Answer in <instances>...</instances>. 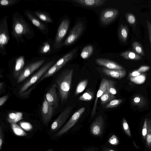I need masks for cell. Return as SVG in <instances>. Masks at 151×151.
I'll return each mask as SVG.
<instances>
[{
  "label": "cell",
  "mask_w": 151,
  "mask_h": 151,
  "mask_svg": "<svg viewBox=\"0 0 151 151\" xmlns=\"http://www.w3.org/2000/svg\"><path fill=\"white\" fill-rule=\"evenodd\" d=\"M57 87L55 83L52 84L45 95L48 103L55 109L57 108L59 105V99L56 91Z\"/></svg>",
  "instance_id": "cell-14"
},
{
  "label": "cell",
  "mask_w": 151,
  "mask_h": 151,
  "mask_svg": "<svg viewBox=\"0 0 151 151\" xmlns=\"http://www.w3.org/2000/svg\"><path fill=\"white\" fill-rule=\"evenodd\" d=\"M65 65L57 66L54 65L51 66L42 76L40 79L39 81L40 82L46 78L51 76L61 68Z\"/></svg>",
  "instance_id": "cell-25"
},
{
  "label": "cell",
  "mask_w": 151,
  "mask_h": 151,
  "mask_svg": "<svg viewBox=\"0 0 151 151\" xmlns=\"http://www.w3.org/2000/svg\"><path fill=\"white\" fill-rule=\"evenodd\" d=\"M125 17L128 23L134 28L137 24V21L135 15L130 13H126Z\"/></svg>",
  "instance_id": "cell-32"
},
{
  "label": "cell",
  "mask_w": 151,
  "mask_h": 151,
  "mask_svg": "<svg viewBox=\"0 0 151 151\" xmlns=\"http://www.w3.org/2000/svg\"><path fill=\"white\" fill-rule=\"evenodd\" d=\"M49 40H47L42 43L38 50V53L42 55H47L50 53L52 49V46L53 44Z\"/></svg>",
  "instance_id": "cell-24"
},
{
  "label": "cell",
  "mask_w": 151,
  "mask_h": 151,
  "mask_svg": "<svg viewBox=\"0 0 151 151\" xmlns=\"http://www.w3.org/2000/svg\"><path fill=\"white\" fill-rule=\"evenodd\" d=\"M150 67L146 65L141 66L137 70L140 73L145 72L149 70Z\"/></svg>",
  "instance_id": "cell-43"
},
{
  "label": "cell",
  "mask_w": 151,
  "mask_h": 151,
  "mask_svg": "<svg viewBox=\"0 0 151 151\" xmlns=\"http://www.w3.org/2000/svg\"><path fill=\"white\" fill-rule=\"evenodd\" d=\"M123 102L122 99H114L108 103L105 106L106 109L112 108L116 107Z\"/></svg>",
  "instance_id": "cell-37"
},
{
  "label": "cell",
  "mask_w": 151,
  "mask_h": 151,
  "mask_svg": "<svg viewBox=\"0 0 151 151\" xmlns=\"http://www.w3.org/2000/svg\"><path fill=\"white\" fill-rule=\"evenodd\" d=\"M119 14L118 10L116 9H108L101 12L100 20L103 24H109L114 21Z\"/></svg>",
  "instance_id": "cell-13"
},
{
  "label": "cell",
  "mask_w": 151,
  "mask_h": 151,
  "mask_svg": "<svg viewBox=\"0 0 151 151\" xmlns=\"http://www.w3.org/2000/svg\"><path fill=\"white\" fill-rule=\"evenodd\" d=\"M146 24L151 48V23L149 20H147L146 21Z\"/></svg>",
  "instance_id": "cell-41"
},
{
  "label": "cell",
  "mask_w": 151,
  "mask_h": 151,
  "mask_svg": "<svg viewBox=\"0 0 151 151\" xmlns=\"http://www.w3.org/2000/svg\"><path fill=\"white\" fill-rule=\"evenodd\" d=\"M8 98V96H4L0 99V106H2L6 102Z\"/></svg>",
  "instance_id": "cell-44"
},
{
  "label": "cell",
  "mask_w": 151,
  "mask_h": 151,
  "mask_svg": "<svg viewBox=\"0 0 151 151\" xmlns=\"http://www.w3.org/2000/svg\"><path fill=\"white\" fill-rule=\"evenodd\" d=\"M100 98L101 104L104 105L109 103L112 100L114 99L115 96L114 95L109 93L106 90Z\"/></svg>",
  "instance_id": "cell-31"
},
{
  "label": "cell",
  "mask_w": 151,
  "mask_h": 151,
  "mask_svg": "<svg viewBox=\"0 0 151 151\" xmlns=\"http://www.w3.org/2000/svg\"><path fill=\"white\" fill-rule=\"evenodd\" d=\"M122 126L123 129L126 134L129 137H131V133L127 121L124 118L122 119Z\"/></svg>",
  "instance_id": "cell-38"
},
{
  "label": "cell",
  "mask_w": 151,
  "mask_h": 151,
  "mask_svg": "<svg viewBox=\"0 0 151 151\" xmlns=\"http://www.w3.org/2000/svg\"><path fill=\"white\" fill-rule=\"evenodd\" d=\"M73 107L69 106L63 110L52 124L50 129L52 132L58 131L64 124L69 117Z\"/></svg>",
  "instance_id": "cell-8"
},
{
  "label": "cell",
  "mask_w": 151,
  "mask_h": 151,
  "mask_svg": "<svg viewBox=\"0 0 151 151\" xmlns=\"http://www.w3.org/2000/svg\"><path fill=\"white\" fill-rule=\"evenodd\" d=\"M106 90L109 93L114 95L117 93L116 90L114 86L113 81L107 80L106 85Z\"/></svg>",
  "instance_id": "cell-35"
},
{
  "label": "cell",
  "mask_w": 151,
  "mask_h": 151,
  "mask_svg": "<svg viewBox=\"0 0 151 151\" xmlns=\"http://www.w3.org/2000/svg\"><path fill=\"white\" fill-rule=\"evenodd\" d=\"M104 128V121L102 115L98 116L92 123L90 128L91 133L97 137L101 135Z\"/></svg>",
  "instance_id": "cell-12"
},
{
  "label": "cell",
  "mask_w": 151,
  "mask_h": 151,
  "mask_svg": "<svg viewBox=\"0 0 151 151\" xmlns=\"http://www.w3.org/2000/svg\"><path fill=\"white\" fill-rule=\"evenodd\" d=\"M88 83L87 79H85L80 82L77 85L75 94L77 95L82 93L86 88Z\"/></svg>",
  "instance_id": "cell-34"
},
{
  "label": "cell",
  "mask_w": 151,
  "mask_h": 151,
  "mask_svg": "<svg viewBox=\"0 0 151 151\" xmlns=\"http://www.w3.org/2000/svg\"><path fill=\"white\" fill-rule=\"evenodd\" d=\"M105 0H73V1L83 6L90 7H97L103 5Z\"/></svg>",
  "instance_id": "cell-18"
},
{
  "label": "cell",
  "mask_w": 151,
  "mask_h": 151,
  "mask_svg": "<svg viewBox=\"0 0 151 151\" xmlns=\"http://www.w3.org/2000/svg\"><path fill=\"white\" fill-rule=\"evenodd\" d=\"M69 24L70 21L68 19H65L61 22L53 42L54 50H57L62 46V41L68 32Z\"/></svg>",
  "instance_id": "cell-5"
},
{
  "label": "cell",
  "mask_w": 151,
  "mask_h": 151,
  "mask_svg": "<svg viewBox=\"0 0 151 151\" xmlns=\"http://www.w3.org/2000/svg\"><path fill=\"white\" fill-rule=\"evenodd\" d=\"M21 0H1L0 1V6L3 7L11 6L17 4Z\"/></svg>",
  "instance_id": "cell-36"
},
{
  "label": "cell",
  "mask_w": 151,
  "mask_h": 151,
  "mask_svg": "<svg viewBox=\"0 0 151 151\" xmlns=\"http://www.w3.org/2000/svg\"><path fill=\"white\" fill-rule=\"evenodd\" d=\"M85 110V108L83 107L75 112L67 123L55 133V136L59 137L68 131L77 122Z\"/></svg>",
  "instance_id": "cell-6"
},
{
  "label": "cell",
  "mask_w": 151,
  "mask_h": 151,
  "mask_svg": "<svg viewBox=\"0 0 151 151\" xmlns=\"http://www.w3.org/2000/svg\"><path fill=\"white\" fill-rule=\"evenodd\" d=\"M55 109L48 103L45 96L41 109V116L45 124L47 125L51 121Z\"/></svg>",
  "instance_id": "cell-10"
},
{
  "label": "cell",
  "mask_w": 151,
  "mask_h": 151,
  "mask_svg": "<svg viewBox=\"0 0 151 151\" xmlns=\"http://www.w3.org/2000/svg\"><path fill=\"white\" fill-rule=\"evenodd\" d=\"M22 113L19 112L11 113L8 115L7 119L9 122L14 123L22 119Z\"/></svg>",
  "instance_id": "cell-28"
},
{
  "label": "cell",
  "mask_w": 151,
  "mask_h": 151,
  "mask_svg": "<svg viewBox=\"0 0 151 151\" xmlns=\"http://www.w3.org/2000/svg\"><path fill=\"white\" fill-rule=\"evenodd\" d=\"M102 151H116L108 147H105L103 150Z\"/></svg>",
  "instance_id": "cell-47"
},
{
  "label": "cell",
  "mask_w": 151,
  "mask_h": 151,
  "mask_svg": "<svg viewBox=\"0 0 151 151\" xmlns=\"http://www.w3.org/2000/svg\"><path fill=\"white\" fill-rule=\"evenodd\" d=\"M97 149L96 147L91 146L87 147L85 151H97Z\"/></svg>",
  "instance_id": "cell-46"
},
{
  "label": "cell",
  "mask_w": 151,
  "mask_h": 151,
  "mask_svg": "<svg viewBox=\"0 0 151 151\" xmlns=\"http://www.w3.org/2000/svg\"><path fill=\"white\" fill-rule=\"evenodd\" d=\"M147 131L146 136V145L147 147L151 150V120L147 119Z\"/></svg>",
  "instance_id": "cell-30"
},
{
  "label": "cell",
  "mask_w": 151,
  "mask_h": 151,
  "mask_svg": "<svg viewBox=\"0 0 151 151\" xmlns=\"http://www.w3.org/2000/svg\"><path fill=\"white\" fill-rule=\"evenodd\" d=\"M147 131V119H145L142 129V136L143 139L145 140Z\"/></svg>",
  "instance_id": "cell-39"
},
{
  "label": "cell",
  "mask_w": 151,
  "mask_h": 151,
  "mask_svg": "<svg viewBox=\"0 0 151 151\" xmlns=\"http://www.w3.org/2000/svg\"><path fill=\"white\" fill-rule=\"evenodd\" d=\"M84 28L83 24L81 22L76 23L63 43L62 46L69 45L74 42L82 34Z\"/></svg>",
  "instance_id": "cell-9"
},
{
  "label": "cell",
  "mask_w": 151,
  "mask_h": 151,
  "mask_svg": "<svg viewBox=\"0 0 151 151\" xmlns=\"http://www.w3.org/2000/svg\"><path fill=\"white\" fill-rule=\"evenodd\" d=\"M62 151H65L64 149H62Z\"/></svg>",
  "instance_id": "cell-51"
},
{
  "label": "cell",
  "mask_w": 151,
  "mask_h": 151,
  "mask_svg": "<svg viewBox=\"0 0 151 151\" xmlns=\"http://www.w3.org/2000/svg\"><path fill=\"white\" fill-rule=\"evenodd\" d=\"M133 143L134 144V147L136 149H140V148L137 146L136 145V144L135 143V141H134V140L133 141Z\"/></svg>",
  "instance_id": "cell-48"
},
{
  "label": "cell",
  "mask_w": 151,
  "mask_h": 151,
  "mask_svg": "<svg viewBox=\"0 0 151 151\" xmlns=\"http://www.w3.org/2000/svg\"><path fill=\"white\" fill-rule=\"evenodd\" d=\"M11 34L18 45L20 42L26 44L24 36L30 40L35 36V33L30 24L17 12H15L12 16Z\"/></svg>",
  "instance_id": "cell-1"
},
{
  "label": "cell",
  "mask_w": 151,
  "mask_h": 151,
  "mask_svg": "<svg viewBox=\"0 0 151 151\" xmlns=\"http://www.w3.org/2000/svg\"><path fill=\"white\" fill-rule=\"evenodd\" d=\"M24 14L26 17L30 22L36 27L42 33L47 34L48 32L49 28L47 25L42 22L37 18L32 13V12L28 10H25Z\"/></svg>",
  "instance_id": "cell-11"
},
{
  "label": "cell",
  "mask_w": 151,
  "mask_h": 151,
  "mask_svg": "<svg viewBox=\"0 0 151 151\" xmlns=\"http://www.w3.org/2000/svg\"><path fill=\"white\" fill-rule=\"evenodd\" d=\"M3 83L2 82H1L0 83V91H1V89H2V87L3 86Z\"/></svg>",
  "instance_id": "cell-50"
},
{
  "label": "cell",
  "mask_w": 151,
  "mask_h": 151,
  "mask_svg": "<svg viewBox=\"0 0 151 151\" xmlns=\"http://www.w3.org/2000/svg\"><path fill=\"white\" fill-rule=\"evenodd\" d=\"M107 81L106 79L103 78L101 81L92 109L91 114L92 117L94 116L96 112L98 99L101 97L106 90Z\"/></svg>",
  "instance_id": "cell-17"
},
{
  "label": "cell",
  "mask_w": 151,
  "mask_h": 151,
  "mask_svg": "<svg viewBox=\"0 0 151 151\" xmlns=\"http://www.w3.org/2000/svg\"><path fill=\"white\" fill-rule=\"evenodd\" d=\"M45 151H55L52 148H50L47 150H46Z\"/></svg>",
  "instance_id": "cell-49"
},
{
  "label": "cell",
  "mask_w": 151,
  "mask_h": 151,
  "mask_svg": "<svg viewBox=\"0 0 151 151\" xmlns=\"http://www.w3.org/2000/svg\"><path fill=\"white\" fill-rule=\"evenodd\" d=\"M132 49L134 52L141 56H144L145 53L142 45L137 41H134L132 43Z\"/></svg>",
  "instance_id": "cell-29"
},
{
  "label": "cell",
  "mask_w": 151,
  "mask_h": 151,
  "mask_svg": "<svg viewBox=\"0 0 151 151\" xmlns=\"http://www.w3.org/2000/svg\"><path fill=\"white\" fill-rule=\"evenodd\" d=\"M120 55L124 58L133 60H139L142 59V57L134 52L127 50L123 52Z\"/></svg>",
  "instance_id": "cell-23"
},
{
  "label": "cell",
  "mask_w": 151,
  "mask_h": 151,
  "mask_svg": "<svg viewBox=\"0 0 151 151\" xmlns=\"http://www.w3.org/2000/svg\"><path fill=\"white\" fill-rule=\"evenodd\" d=\"M132 103L133 105L137 106L139 108H142L146 106L147 104V101L142 96L137 95L132 99Z\"/></svg>",
  "instance_id": "cell-26"
},
{
  "label": "cell",
  "mask_w": 151,
  "mask_h": 151,
  "mask_svg": "<svg viewBox=\"0 0 151 151\" xmlns=\"http://www.w3.org/2000/svg\"><path fill=\"white\" fill-rule=\"evenodd\" d=\"M93 50V47L92 45H87L83 49L80 55L81 57L83 59L88 58L92 54Z\"/></svg>",
  "instance_id": "cell-27"
},
{
  "label": "cell",
  "mask_w": 151,
  "mask_h": 151,
  "mask_svg": "<svg viewBox=\"0 0 151 151\" xmlns=\"http://www.w3.org/2000/svg\"><path fill=\"white\" fill-rule=\"evenodd\" d=\"M93 92L88 89L81 95L79 97L78 99L80 101H91L93 99Z\"/></svg>",
  "instance_id": "cell-33"
},
{
  "label": "cell",
  "mask_w": 151,
  "mask_h": 151,
  "mask_svg": "<svg viewBox=\"0 0 151 151\" xmlns=\"http://www.w3.org/2000/svg\"><path fill=\"white\" fill-rule=\"evenodd\" d=\"M76 48L58 60L54 65L55 66H59L63 65H65L72 58L76 52L78 50Z\"/></svg>",
  "instance_id": "cell-22"
},
{
  "label": "cell",
  "mask_w": 151,
  "mask_h": 151,
  "mask_svg": "<svg viewBox=\"0 0 151 151\" xmlns=\"http://www.w3.org/2000/svg\"><path fill=\"white\" fill-rule=\"evenodd\" d=\"M129 32L128 27L126 25L121 24L118 30V35L120 40L123 43L127 40Z\"/></svg>",
  "instance_id": "cell-21"
},
{
  "label": "cell",
  "mask_w": 151,
  "mask_h": 151,
  "mask_svg": "<svg viewBox=\"0 0 151 151\" xmlns=\"http://www.w3.org/2000/svg\"><path fill=\"white\" fill-rule=\"evenodd\" d=\"M46 60L42 59L32 62L28 65L23 69L17 78V82L20 83L22 82L34 71L40 68L45 62Z\"/></svg>",
  "instance_id": "cell-7"
},
{
  "label": "cell",
  "mask_w": 151,
  "mask_h": 151,
  "mask_svg": "<svg viewBox=\"0 0 151 151\" xmlns=\"http://www.w3.org/2000/svg\"><path fill=\"white\" fill-rule=\"evenodd\" d=\"M55 60H50L42 66L34 75L32 76L20 88L19 92L22 93L34 84L41 78L46 72L55 62Z\"/></svg>",
  "instance_id": "cell-4"
},
{
  "label": "cell",
  "mask_w": 151,
  "mask_h": 151,
  "mask_svg": "<svg viewBox=\"0 0 151 151\" xmlns=\"http://www.w3.org/2000/svg\"><path fill=\"white\" fill-rule=\"evenodd\" d=\"M73 72L72 68L64 69L58 74L55 81L62 104L65 102L68 98Z\"/></svg>",
  "instance_id": "cell-2"
},
{
  "label": "cell",
  "mask_w": 151,
  "mask_h": 151,
  "mask_svg": "<svg viewBox=\"0 0 151 151\" xmlns=\"http://www.w3.org/2000/svg\"><path fill=\"white\" fill-rule=\"evenodd\" d=\"M141 73L139 72L137 70H135L131 73H129V77L130 78L137 77L139 76Z\"/></svg>",
  "instance_id": "cell-45"
},
{
  "label": "cell",
  "mask_w": 151,
  "mask_h": 151,
  "mask_svg": "<svg viewBox=\"0 0 151 151\" xmlns=\"http://www.w3.org/2000/svg\"><path fill=\"white\" fill-rule=\"evenodd\" d=\"M96 63L98 65L103 66L106 68L111 70H123V67L116 63L110 60L102 58H98L96 59Z\"/></svg>",
  "instance_id": "cell-15"
},
{
  "label": "cell",
  "mask_w": 151,
  "mask_h": 151,
  "mask_svg": "<svg viewBox=\"0 0 151 151\" xmlns=\"http://www.w3.org/2000/svg\"><path fill=\"white\" fill-rule=\"evenodd\" d=\"M109 142L112 145H115L119 143V141L117 137L114 135L109 139Z\"/></svg>",
  "instance_id": "cell-42"
},
{
  "label": "cell",
  "mask_w": 151,
  "mask_h": 151,
  "mask_svg": "<svg viewBox=\"0 0 151 151\" xmlns=\"http://www.w3.org/2000/svg\"><path fill=\"white\" fill-rule=\"evenodd\" d=\"M33 14L42 21L47 23H53L54 21L50 15L42 11H35L32 12Z\"/></svg>",
  "instance_id": "cell-20"
},
{
  "label": "cell",
  "mask_w": 151,
  "mask_h": 151,
  "mask_svg": "<svg viewBox=\"0 0 151 151\" xmlns=\"http://www.w3.org/2000/svg\"><path fill=\"white\" fill-rule=\"evenodd\" d=\"M8 17L6 15L0 21V53L4 56L7 55L6 46L10 39L7 22Z\"/></svg>",
  "instance_id": "cell-3"
},
{
  "label": "cell",
  "mask_w": 151,
  "mask_h": 151,
  "mask_svg": "<svg viewBox=\"0 0 151 151\" xmlns=\"http://www.w3.org/2000/svg\"><path fill=\"white\" fill-rule=\"evenodd\" d=\"M4 131L3 125H1L0 127V150H1L3 145L4 140Z\"/></svg>",
  "instance_id": "cell-40"
},
{
  "label": "cell",
  "mask_w": 151,
  "mask_h": 151,
  "mask_svg": "<svg viewBox=\"0 0 151 151\" xmlns=\"http://www.w3.org/2000/svg\"><path fill=\"white\" fill-rule=\"evenodd\" d=\"M103 72L107 76L117 79H120L125 76L126 71L125 70H111L106 68L102 69Z\"/></svg>",
  "instance_id": "cell-19"
},
{
  "label": "cell",
  "mask_w": 151,
  "mask_h": 151,
  "mask_svg": "<svg viewBox=\"0 0 151 151\" xmlns=\"http://www.w3.org/2000/svg\"><path fill=\"white\" fill-rule=\"evenodd\" d=\"M25 64L24 57L19 56L15 58L13 76L15 79H17L24 69Z\"/></svg>",
  "instance_id": "cell-16"
}]
</instances>
